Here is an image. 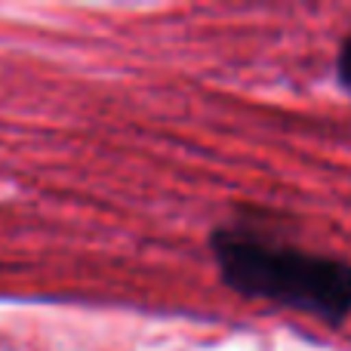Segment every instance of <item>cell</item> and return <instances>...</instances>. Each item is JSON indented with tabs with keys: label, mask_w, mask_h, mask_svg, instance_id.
<instances>
[{
	"label": "cell",
	"mask_w": 351,
	"mask_h": 351,
	"mask_svg": "<svg viewBox=\"0 0 351 351\" xmlns=\"http://www.w3.org/2000/svg\"><path fill=\"white\" fill-rule=\"evenodd\" d=\"M336 77H339V86L351 99V31L346 34V40H342L339 56H336Z\"/></svg>",
	"instance_id": "2"
},
{
	"label": "cell",
	"mask_w": 351,
	"mask_h": 351,
	"mask_svg": "<svg viewBox=\"0 0 351 351\" xmlns=\"http://www.w3.org/2000/svg\"><path fill=\"white\" fill-rule=\"evenodd\" d=\"M210 253L228 290L339 327L351 317V262L296 247L247 222L210 234Z\"/></svg>",
	"instance_id": "1"
}]
</instances>
